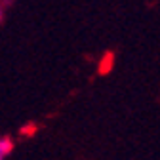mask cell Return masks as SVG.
Masks as SVG:
<instances>
[{
  "label": "cell",
  "instance_id": "obj_1",
  "mask_svg": "<svg viewBox=\"0 0 160 160\" xmlns=\"http://www.w3.org/2000/svg\"><path fill=\"white\" fill-rule=\"evenodd\" d=\"M13 151V141L8 135H0V160H6Z\"/></svg>",
  "mask_w": 160,
  "mask_h": 160
},
{
  "label": "cell",
  "instance_id": "obj_2",
  "mask_svg": "<svg viewBox=\"0 0 160 160\" xmlns=\"http://www.w3.org/2000/svg\"><path fill=\"white\" fill-rule=\"evenodd\" d=\"M112 65H114V55H112L111 52H107V53L101 57V61H99V74H107V72H111Z\"/></svg>",
  "mask_w": 160,
  "mask_h": 160
},
{
  "label": "cell",
  "instance_id": "obj_3",
  "mask_svg": "<svg viewBox=\"0 0 160 160\" xmlns=\"http://www.w3.org/2000/svg\"><path fill=\"white\" fill-rule=\"evenodd\" d=\"M2 19H4V6L0 4V23H2Z\"/></svg>",
  "mask_w": 160,
  "mask_h": 160
}]
</instances>
